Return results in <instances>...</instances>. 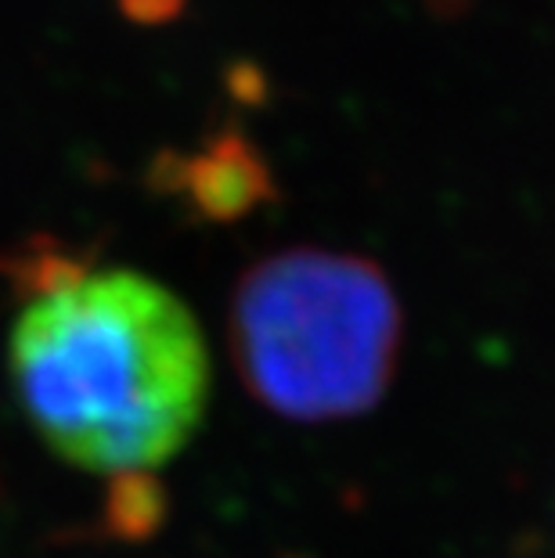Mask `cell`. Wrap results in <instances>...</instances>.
<instances>
[{"mask_svg": "<svg viewBox=\"0 0 555 558\" xmlns=\"http://www.w3.org/2000/svg\"><path fill=\"white\" fill-rule=\"evenodd\" d=\"M11 328V383L58 458L98 476L167 465L209 408V350L195 314L137 270L55 264Z\"/></svg>", "mask_w": 555, "mask_h": 558, "instance_id": "6da1fadb", "label": "cell"}, {"mask_svg": "<svg viewBox=\"0 0 555 558\" xmlns=\"http://www.w3.org/2000/svg\"><path fill=\"white\" fill-rule=\"evenodd\" d=\"M405 311L386 270L336 248H281L231 292L228 350L242 386L300 425L347 422L394 386Z\"/></svg>", "mask_w": 555, "mask_h": 558, "instance_id": "7a4b0ae2", "label": "cell"}, {"mask_svg": "<svg viewBox=\"0 0 555 558\" xmlns=\"http://www.w3.org/2000/svg\"><path fill=\"white\" fill-rule=\"evenodd\" d=\"M156 173L159 187L177 192L195 217L209 223H234L275 198L264 156L239 130L217 134L192 156H177L173 166H156Z\"/></svg>", "mask_w": 555, "mask_h": 558, "instance_id": "3957f363", "label": "cell"}]
</instances>
